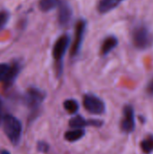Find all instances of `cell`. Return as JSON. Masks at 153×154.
Listing matches in <instances>:
<instances>
[{
  "label": "cell",
  "mask_w": 153,
  "mask_h": 154,
  "mask_svg": "<svg viewBox=\"0 0 153 154\" xmlns=\"http://www.w3.org/2000/svg\"><path fill=\"white\" fill-rule=\"evenodd\" d=\"M3 128L5 135L9 141L14 144L17 145L20 142L22 135V124L21 122L12 115H5L3 118Z\"/></svg>",
  "instance_id": "6da1fadb"
},
{
  "label": "cell",
  "mask_w": 153,
  "mask_h": 154,
  "mask_svg": "<svg viewBox=\"0 0 153 154\" xmlns=\"http://www.w3.org/2000/svg\"><path fill=\"white\" fill-rule=\"evenodd\" d=\"M133 42L139 50H147L153 44V35L145 25H138L133 31Z\"/></svg>",
  "instance_id": "7a4b0ae2"
},
{
  "label": "cell",
  "mask_w": 153,
  "mask_h": 154,
  "mask_svg": "<svg viewBox=\"0 0 153 154\" xmlns=\"http://www.w3.org/2000/svg\"><path fill=\"white\" fill-rule=\"evenodd\" d=\"M70 43V38L69 35L64 34L62 36H60L55 42L54 46H53V50H52V56L53 59L55 60V61L57 62L58 65V70L59 72L61 71V62L63 60V57L69 46Z\"/></svg>",
  "instance_id": "3957f363"
},
{
  "label": "cell",
  "mask_w": 153,
  "mask_h": 154,
  "mask_svg": "<svg viewBox=\"0 0 153 154\" xmlns=\"http://www.w3.org/2000/svg\"><path fill=\"white\" fill-rule=\"evenodd\" d=\"M44 98H45V93L42 90L36 88H29L23 97L24 104L32 111L38 110Z\"/></svg>",
  "instance_id": "277c9868"
},
{
  "label": "cell",
  "mask_w": 153,
  "mask_h": 154,
  "mask_svg": "<svg viewBox=\"0 0 153 154\" xmlns=\"http://www.w3.org/2000/svg\"><path fill=\"white\" fill-rule=\"evenodd\" d=\"M83 106L87 111L93 115H102L106 111V105L98 97L87 94L83 98Z\"/></svg>",
  "instance_id": "5b68a950"
},
{
  "label": "cell",
  "mask_w": 153,
  "mask_h": 154,
  "mask_svg": "<svg viewBox=\"0 0 153 154\" xmlns=\"http://www.w3.org/2000/svg\"><path fill=\"white\" fill-rule=\"evenodd\" d=\"M86 28H87V21L84 19L78 20L76 24L75 36H74L72 46H71V51H70V55L72 57L77 56L78 52L80 51L84 36H85V32H86Z\"/></svg>",
  "instance_id": "8992f818"
},
{
  "label": "cell",
  "mask_w": 153,
  "mask_h": 154,
  "mask_svg": "<svg viewBox=\"0 0 153 154\" xmlns=\"http://www.w3.org/2000/svg\"><path fill=\"white\" fill-rule=\"evenodd\" d=\"M135 128V116L134 110L131 105L124 106L123 111V118L121 121V129L126 134L133 132Z\"/></svg>",
  "instance_id": "52a82bcc"
},
{
  "label": "cell",
  "mask_w": 153,
  "mask_h": 154,
  "mask_svg": "<svg viewBox=\"0 0 153 154\" xmlns=\"http://www.w3.org/2000/svg\"><path fill=\"white\" fill-rule=\"evenodd\" d=\"M59 8V14H58V20H59V23L61 26H65L67 24H69V23L71 20L72 17V8L71 6L69 5V3L65 0H62Z\"/></svg>",
  "instance_id": "ba28073f"
},
{
  "label": "cell",
  "mask_w": 153,
  "mask_h": 154,
  "mask_svg": "<svg viewBox=\"0 0 153 154\" xmlns=\"http://www.w3.org/2000/svg\"><path fill=\"white\" fill-rule=\"evenodd\" d=\"M102 122L99 120H89L87 121L84 117L77 116L69 120V125L73 129H83L85 126H101Z\"/></svg>",
  "instance_id": "9c48e42d"
},
{
  "label": "cell",
  "mask_w": 153,
  "mask_h": 154,
  "mask_svg": "<svg viewBox=\"0 0 153 154\" xmlns=\"http://www.w3.org/2000/svg\"><path fill=\"white\" fill-rule=\"evenodd\" d=\"M118 44V40L115 36L110 35L107 36L102 42L101 48H100V53L102 56H106L109 54Z\"/></svg>",
  "instance_id": "30bf717a"
},
{
  "label": "cell",
  "mask_w": 153,
  "mask_h": 154,
  "mask_svg": "<svg viewBox=\"0 0 153 154\" xmlns=\"http://www.w3.org/2000/svg\"><path fill=\"white\" fill-rule=\"evenodd\" d=\"M124 0H100L97 5L100 14H106L116 8Z\"/></svg>",
  "instance_id": "8fae6325"
},
{
  "label": "cell",
  "mask_w": 153,
  "mask_h": 154,
  "mask_svg": "<svg viewBox=\"0 0 153 154\" xmlns=\"http://www.w3.org/2000/svg\"><path fill=\"white\" fill-rule=\"evenodd\" d=\"M19 72H20V65L18 63H14L12 66H10L9 72L3 81L6 88L10 87L14 83V81L16 79L17 75L19 74Z\"/></svg>",
  "instance_id": "7c38bea8"
},
{
  "label": "cell",
  "mask_w": 153,
  "mask_h": 154,
  "mask_svg": "<svg viewBox=\"0 0 153 154\" xmlns=\"http://www.w3.org/2000/svg\"><path fill=\"white\" fill-rule=\"evenodd\" d=\"M85 130L84 129H72L68 132H66L64 137L68 142L73 143L80 140L85 135Z\"/></svg>",
  "instance_id": "4fadbf2b"
},
{
  "label": "cell",
  "mask_w": 153,
  "mask_h": 154,
  "mask_svg": "<svg viewBox=\"0 0 153 154\" xmlns=\"http://www.w3.org/2000/svg\"><path fill=\"white\" fill-rule=\"evenodd\" d=\"M61 1L62 0H41L39 6L42 12H49L59 7Z\"/></svg>",
  "instance_id": "5bb4252c"
},
{
  "label": "cell",
  "mask_w": 153,
  "mask_h": 154,
  "mask_svg": "<svg viewBox=\"0 0 153 154\" xmlns=\"http://www.w3.org/2000/svg\"><path fill=\"white\" fill-rule=\"evenodd\" d=\"M141 149L146 154L151 153L153 152V135H149L144 138L141 143Z\"/></svg>",
  "instance_id": "9a60e30c"
},
{
  "label": "cell",
  "mask_w": 153,
  "mask_h": 154,
  "mask_svg": "<svg viewBox=\"0 0 153 154\" xmlns=\"http://www.w3.org/2000/svg\"><path fill=\"white\" fill-rule=\"evenodd\" d=\"M63 106H64L65 110L69 114H75L79 108L78 103L74 99H68V100L64 101Z\"/></svg>",
  "instance_id": "2e32d148"
},
{
  "label": "cell",
  "mask_w": 153,
  "mask_h": 154,
  "mask_svg": "<svg viewBox=\"0 0 153 154\" xmlns=\"http://www.w3.org/2000/svg\"><path fill=\"white\" fill-rule=\"evenodd\" d=\"M9 13L6 11H0V30H2L9 20Z\"/></svg>",
  "instance_id": "e0dca14e"
},
{
  "label": "cell",
  "mask_w": 153,
  "mask_h": 154,
  "mask_svg": "<svg viewBox=\"0 0 153 154\" xmlns=\"http://www.w3.org/2000/svg\"><path fill=\"white\" fill-rule=\"evenodd\" d=\"M10 69V66L5 63L0 64V81H4Z\"/></svg>",
  "instance_id": "ac0fdd59"
},
{
  "label": "cell",
  "mask_w": 153,
  "mask_h": 154,
  "mask_svg": "<svg viewBox=\"0 0 153 154\" xmlns=\"http://www.w3.org/2000/svg\"><path fill=\"white\" fill-rule=\"evenodd\" d=\"M37 148H38V151H40L41 152H46L49 150V145L46 143H44V142H40L38 143V147Z\"/></svg>",
  "instance_id": "d6986e66"
},
{
  "label": "cell",
  "mask_w": 153,
  "mask_h": 154,
  "mask_svg": "<svg viewBox=\"0 0 153 154\" xmlns=\"http://www.w3.org/2000/svg\"><path fill=\"white\" fill-rule=\"evenodd\" d=\"M146 92L149 96L153 97V78L149 81V83L146 87Z\"/></svg>",
  "instance_id": "ffe728a7"
},
{
  "label": "cell",
  "mask_w": 153,
  "mask_h": 154,
  "mask_svg": "<svg viewBox=\"0 0 153 154\" xmlns=\"http://www.w3.org/2000/svg\"><path fill=\"white\" fill-rule=\"evenodd\" d=\"M3 118H4V116H3V101L0 98V124L3 121Z\"/></svg>",
  "instance_id": "44dd1931"
},
{
  "label": "cell",
  "mask_w": 153,
  "mask_h": 154,
  "mask_svg": "<svg viewBox=\"0 0 153 154\" xmlns=\"http://www.w3.org/2000/svg\"><path fill=\"white\" fill-rule=\"evenodd\" d=\"M0 154H10V152H9L8 151L5 150V151H2V152H1V153H0Z\"/></svg>",
  "instance_id": "7402d4cb"
}]
</instances>
